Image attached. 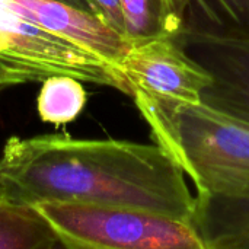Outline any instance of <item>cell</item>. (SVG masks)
<instances>
[{
  "label": "cell",
  "instance_id": "6da1fadb",
  "mask_svg": "<svg viewBox=\"0 0 249 249\" xmlns=\"http://www.w3.org/2000/svg\"><path fill=\"white\" fill-rule=\"evenodd\" d=\"M7 203L137 210L193 222L196 196L158 144L61 134L7 139L0 156Z\"/></svg>",
  "mask_w": 249,
  "mask_h": 249
},
{
  "label": "cell",
  "instance_id": "7a4b0ae2",
  "mask_svg": "<svg viewBox=\"0 0 249 249\" xmlns=\"http://www.w3.org/2000/svg\"><path fill=\"white\" fill-rule=\"evenodd\" d=\"M131 96L155 144L193 181L197 197H249V123L203 102L143 92Z\"/></svg>",
  "mask_w": 249,
  "mask_h": 249
},
{
  "label": "cell",
  "instance_id": "3957f363",
  "mask_svg": "<svg viewBox=\"0 0 249 249\" xmlns=\"http://www.w3.org/2000/svg\"><path fill=\"white\" fill-rule=\"evenodd\" d=\"M32 207L69 249H210L188 220L73 204L42 203Z\"/></svg>",
  "mask_w": 249,
  "mask_h": 249
},
{
  "label": "cell",
  "instance_id": "277c9868",
  "mask_svg": "<svg viewBox=\"0 0 249 249\" xmlns=\"http://www.w3.org/2000/svg\"><path fill=\"white\" fill-rule=\"evenodd\" d=\"M0 61L23 70L34 82H42L53 74H66L130 95L115 66L74 41L3 9H0Z\"/></svg>",
  "mask_w": 249,
  "mask_h": 249
},
{
  "label": "cell",
  "instance_id": "5b68a950",
  "mask_svg": "<svg viewBox=\"0 0 249 249\" xmlns=\"http://www.w3.org/2000/svg\"><path fill=\"white\" fill-rule=\"evenodd\" d=\"M130 95L143 92L188 102H201L210 76L175 36H159L130 44L117 64Z\"/></svg>",
  "mask_w": 249,
  "mask_h": 249
},
{
  "label": "cell",
  "instance_id": "8992f818",
  "mask_svg": "<svg viewBox=\"0 0 249 249\" xmlns=\"http://www.w3.org/2000/svg\"><path fill=\"white\" fill-rule=\"evenodd\" d=\"M185 48L210 76L201 102L249 123V44L200 39Z\"/></svg>",
  "mask_w": 249,
  "mask_h": 249
},
{
  "label": "cell",
  "instance_id": "52a82bcc",
  "mask_svg": "<svg viewBox=\"0 0 249 249\" xmlns=\"http://www.w3.org/2000/svg\"><path fill=\"white\" fill-rule=\"evenodd\" d=\"M0 9L74 41L115 67L130 47L98 18L57 0H0Z\"/></svg>",
  "mask_w": 249,
  "mask_h": 249
},
{
  "label": "cell",
  "instance_id": "ba28073f",
  "mask_svg": "<svg viewBox=\"0 0 249 249\" xmlns=\"http://www.w3.org/2000/svg\"><path fill=\"white\" fill-rule=\"evenodd\" d=\"M184 42L210 39L249 44V0H171Z\"/></svg>",
  "mask_w": 249,
  "mask_h": 249
},
{
  "label": "cell",
  "instance_id": "9c48e42d",
  "mask_svg": "<svg viewBox=\"0 0 249 249\" xmlns=\"http://www.w3.org/2000/svg\"><path fill=\"white\" fill-rule=\"evenodd\" d=\"M193 223L210 249H249V197L196 196Z\"/></svg>",
  "mask_w": 249,
  "mask_h": 249
},
{
  "label": "cell",
  "instance_id": "30bf717a",
  "mask_svg": "<svg viewBox=\"0 0 249 249\" xmlns=\"http://www.w3.org/2000/svg\"><path fill=\"white\" fill-rule=\"evenodd\" d=\"M120 4L128 44L159 36H175L184 42L182 23L171 0H120Z\"/></svg>",
  "mask_w": 249,
  "mask_h": 249
},
{
  "label": "cell",
  "instance_id": "8fae6325",
  "mask_svg": "<svg viewBox=\"0 0 249 249\" xmlns=\"http://www.w3.org/2000/svg\"><path fill=\"white\" fill-rule=\"evenodd\" d=\"M57 241L34 207L0 203V249H48Z\"/></svg>",
  "mask_w": 249,
  "mask_h": 249
},
{
  "label": "cell",
  "instance_id": "7c38bea8",
  "mask_svg": "<svg viewBox=\"0 0 249 249\" xmlns=\"http://www.w3.org/2000/svg\"><path fill=\"white\" fill-rule=\"evenodd\" d=\"M88 102L83 83L71 76L53 74L42 80L36 109L44 123L64 125L74 121Z\"/></svg>",
  "mask_w": 249,
  "mask_h": 249
},
{
  "label": "cell",
  "instance_id": "4fadbf2b",
  "mask_svg": "<svg viewBox=\"0 0 249 249\" xmlns=\"http://www.w3.org/2000/svg\"><path fill=\"white\" fill-rule=\"evenodd\" d=\"M92 3L98 12V18L101 19V22H104L108 28L115 31L118 35H121L125 39L120 0H92Z\"/></svg>",
  "mask_w": 249,
  "mask_h": 249
},
{
  "label": "cell",
  "instance_id": "5bb4252c",
  "mask_svg": "<svg viewBox=\"0 0 249 249\" xmlns=\"http://www.w3.org/2000/svg\"><path fill=\"white\" fill-rule=\"evenodd\" d=\"M28 82H34V79L28 73L4 61H0V88L28 83Z\"/></svg>",
  "mask_w": 249,
  "mask_h": 249
},
{
  "label": "cell",
  "instance_id": "9a60e30c",
  "mask_svg": "<svg viewBox=\"0 0 249 249\" xmlns=\"http://www.w3.org/2000/svg\"><path fill=\"white\" fill-rule=\"evenodd\" d=\"M57 1L64 3V4H67V6H70V7H74V9H77V10H80V12H85V13H88V15H92V16L98 18V12H96L95 6H93V3H92V0H57ZM98 19H99V18H98ZM99 20H101V19H99ZM102 23H104V22H102Z\"/></svg>",
  "mask_w": 249,
  "mask_h": 249
},
{
  "label": "cell",
  "instance_id": "2e32d148",
  "mask_svg": "<svg viewBox=\"0 0 249 249\" xmlns=\"http://www.w3.org/2000/svg\"><path fill=\"white\" fill-rule=\"evenodd\" d=\"M4 201H7V200H6V193H4L3 182H1V179H0V203H4Z\"/></svg>",
  "mask_w": 249,
  "mask_h": 249
},
{
  "label": "cell",
  "instance_id": "e0dca14e",
  "mask_svg": "<svg viewBox=\"0 0 249 249\" xmlns=\"http://www.w3.org/2000/svg\"><path fill=\"white\" fill-rule=\"evenodd\" d=\"M48 249H69V248H67L66 245H63V244H61L60 241H57V242H55V244H54L53 247H50Z\"/></svg>",
  "mask_w": 249,
  "mask_h": 249
}]
</instances>
